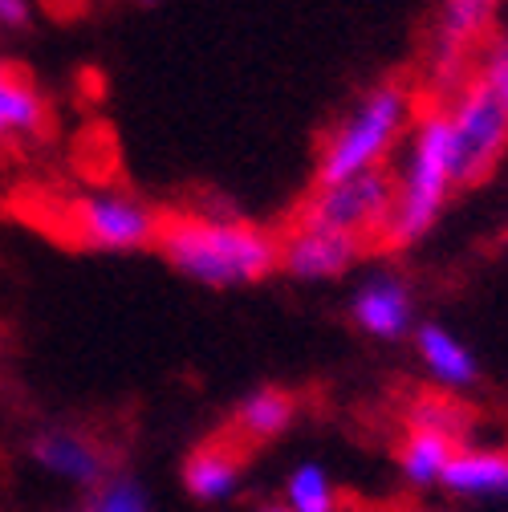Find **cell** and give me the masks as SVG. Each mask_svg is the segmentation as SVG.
Here are the masks:
<instances>
[{"mask_svg": "<svg viewBox=\"0 0 508 512\" xmlns=\"http://www.w3.org/2000/svg\"><path fill=\"white\" fill-rule=\"evenodd\" d=\"M33 17V0H0V29H25Z\"/></svg>", "mask_w": 508, "mask_h": 512, "instance_id": "obj_21", "label": "cell"}, {"mask_svg": "<svg viewBox=\"0 0 508 512\" xmlns=\"http://www.w3.org/2000/svg\"><path fill=\"white\" fill-rule=\"evenodd\" d=\"M297 419V399L281 387H257L248 391L232 411V431L240 443H269L281 439Z\"/></svg>", "mask_w": 508, "mask_h": 512, "instance_id": "obj_15", "label": "cell"}, {"mask_svg": "<svg viewBox=\"0 0 508 512\" xmlns=\"http://www.w3.org/2000/svg\"><path fill=\"white\" fill-rule=\"evenodd\" d=\"M411 512H419V508H411Z\"/></svg>", "mask_w": 508, "mask_h": 512, "instance_id": "obj_25", "label": "cell"}, {"mask_svg": "<svg viewBox=\"0 0 508 512\" xmlns=\"http://www.w3.org/2000/svg\"><path fill=\"white\" fill-rule=\"evenodd\" d=\"M366 244L330 232V228H317V224H293L281 236V273H289L293 281H334L346 277Z\"/></svg>", "mask_w": 508, "mask_h": 512, "instance_id": "obj_7", "label": "cell"}, {"mask_svg": "<svg viewBox=\"0 0 508 512\" xmlns=\"http://www.w3.org/2000/svg\"><path fill=\"white\" fill-rule=\"evenodd\" d=\"M443 114H448V135H452L456 183L476 187L500 167L508 151V110L480 82H464L448 98Z\"/></svg>", "mask_w": 508, "mask_h": 512, "instance_id": "obj_6", "label": "cell"}, {"mask_svg": "<svg viewBox=\"0 0 508 512\" xmlns=\"http://www.w3.org/2000/svg\"><path fill=\"white\" fill-rule=\"evenodd\" d=\"M415 354H419V362L431 374L435 387L448 391V395L472 391L480 382V362H476L472 346L464 338H456L452 330L435 326V322L415 326Z\"/></svg>", "mask_w": 508, "mask_h": 512, "instance_id": "obj_11", "label": "cell"}, {"mask_svg": "<svg viewBox=\"0 0 508 512\" xmlns=\"http://www.w3.org/2000/svg\"><path fill=\"white\" fill-rule=\"evenodd\" d=\"M391 212H395V175L378 167L338 183H317L313 196L301 204L297 220L342 232L358 244H383Z\"/></svg>", "mask_w": 508, "mask_h": 512, "instance_id": "obj_4", "label": "cell"}, {"mask_svg": "<svg viewBox=\"0 0 508 512\" xmlns=\"http://www.w3.org/2000/svg\"><path fill=\"white\" fill-rule=\"evenodd\" d=\"M29 456L45 476H53L61 484H74V488H86V492L98 488L110 476L106 452L78 427H45V431H37L33 443H29Z\"/></svg>", "mask_w": 508, "mask_h": 512, "instance_id": "obj_9", "label": "cell"}, {"mask_svg": "<svg viewBox=\"0 0 508 512\" xmlns=\"http://www.w3.org/2000/svg\"><path fill=\"white\" fill-rule=\"evenodd\" d=\"M281 504L293 512H342V492L322 464L305 460L285 476V500Z\"/></svg>", "mask_w": 508, "mask_h": 512, "instance_id": "obj_18", "label": "cell"}, {"mask_svg": "<svg viewBox=\"0 0 508 512\" xmlns=\"http://www.w3.org/2000/svg\"><path fill=\"white\" fill-rule=\"evenodd\" d=\"M452 439L443 435H427V431H407L403 443H399V472L411 488H439L443 484V472H448L452 456H456Z\"/></svg>", "mask_w": 508, "mask_h": 512, "instance_id": "obj_16", "label": "cell"}, {"mask_svg": "<svg viewBox=\"0 0 508 512\" xmlns=\"http://www.w3.org/2000/svg\"><path fill=\"white\" fill-rule=\"evenodd\" d=\"M183 492L196 496L200 504H224L244 484V456L228 439H208L192 456L183 460Z\"/></svg>", "mask_w": 508, "mask_h": 512, "instance_id": "obj_12", "label": "cell"}, {"mask_svg": "<svg viewBox=\"0 0 508 512\" xmlns=\"http://www.w3.org/2000/svg\"><path fill=\"white\" fill-rule=\"evenodd\" d=\"M82 512H151V496L135 476H106L90 488Z\"/></svg>", "mask_w": 508, "mask_h": 512, "instance_id": "obj_19", "label": "cell"}, {"mask_svg": "<svg viewBox=\"0 0 508 512\" xmlns=\"http://www.w3.org/2000/svg\"><path fill=\"white\" fill-rule=\"evenodd\" d=\"M407 431H427V435H443L452 443H464L468 427H472V411L456 403V395L439 391V395H419L407 403L403 411Z\"/></svg>", "mask_w": 508, "mask_h": 512, "instance_id": "obj_17", "label": "cell"}, {"mask_svg": "<svg viewBox=\"0 0 508 512\" xmlns=\"http://www.w3.org/2000/svg\"><path fill=\"white\" fill-rule=\"evenodd\" d=\"M163 216L135 191H86L61 212V236L90 252L155 248Z\"/></svg>", "mask_w": 508, "mask_h": 512, "instance_id": "obj_5", "label": "cell"}, {"mask_svg": "<svg viewBox=\"0 0 508 512\" xmlns=\"http://www.w3.org/2000/svg\"><path fill=\"white\" fill-rule=\"evenodd\" d=\"M155 248L179 277L204 289H244L281 269V236L240 216H163Z\"/></svg>", "mask_w": 508, "mask_h": 512, "instance_id": "obj_1", "label": "cell"}, {"mask_svg": "<svg viewBox=\"0 0 508 512\" xmlns=\"http://www.w3.org/2000/svg\"><path fill=\"white\" fill-rule=\"evenodd\" d=\"M439 488L460 500H508V447L460 443Z\"/></svg>", "mask_w": 508, "mask_h": 512, "instance_id": "obj_13", "label": "cell"}, {"mask_svg": "<svg viewBox=\"0 0 508 512\" xmlns=\"http://www.w3.org/2000/svg\"><path fill=\"white\" fill-rule=\"evenodd\" d=\"M66 512H82V508H66Z\"/></svg>", "mask_w": 508, "mask_h": 512, "instance_id": "obj_24", "label": "cell"}, {"mask_svg": "<svg viewBox=\"0 0 508 512\" xmlns=\"http://www.w3.org/2000/svg\"><path fill=\"white\" fill-rule=\"evenodd\" d=\"M403 159L395 175V212L387 224L383 244L387 248H411L419 244L448 208L456 183V159H452V135L443 106L423 110L403 139Z\"/></svg>", "mask_w": 508, "mask_h": 512, "instance_id": "obj_2", "label": "cell"}, {"mask_svg": "<svg viewBox=\"0 0 508 512\" xmlns=\"http://www.w3.org/2000/svg\"><path fill=\"white\" fill-rule=\"evenodd\" d=\"M261 512H293V508H285V504H269V508H261Z\"/></svg>", "mask_w": 508, "mask_h": 512, "instance_id": "obj_22", "label": "cell"}, {"mask_svg": "<svg viewBox=\"0 0 508 512\" xmlns=\"http://www.w3.org/2000/svg\"><path fill=\"white\" fill-rule=\"evenodd\" d=\"M135 5H155V0H135Z\"/></svg>", "mask_w": 508, "mask_h": 512, "instance_id": "obj_23", "label": "cell"}, {"mask_svg": "<svg viewBox=\"0 0 508 512\" xmlns=\"http://www.w3.org/2000/svg\"><path fill=\"white\" fill-rule=\"evenodd\" d=\"M500 0H439V21H435V61L448 74V82L460 78V66L468 53L484 41Z\"/></svg>", "mask_w": 508, "mask_h": 512, "instance_id": "obj_10", "label": "cell"}, {"mask_svg": "<svg viewBox=\"0 0 508 512\" xmlns=\"http://www.w3.org/2000/svg\"><path fill=\"white\" fill-rule=\"evenodd\" d=\"M504 110H508V29L492 33L484 45H480V57H476V78Z\"/></svg>", "mask_w": 508, "mask_h": 512, "instance_id": "obj_20", "label": "cell"}, {"mask_svg": "<svg viewBox=\"0 0 508 512\" xmlns=\"http://www.w3.org/2000/svg\"><path fill=\"white\" fill-rule=\"evenodd\" d=\"M350 322L374 342H399L415 334V297L411 285L395 273L366 277L350 297Z\"/></svg>", "mask_w": 508, "mask_h": 512, "instance_id": "obj_8", "label": "cell"}, {"mask_svg": "<svg viewBox=\"0 0 508 512\" xmlns=\"http://www.w3.org/2000/svg\"><path fill=\"white\" fill-rule=\"evenodd\" d=\"M49 122V102L17 66L0 61V143L37 139Z\"/></svg>", "mask_w": 508, "mask_h": 512, "instance_id": "obj_14", "label": "cell"}, {"mask_svg": "<svg viewBox=\"0 0 508 512\" xmlns=\"http://www.w3.org/2000/svg\"><path fill=\"white\" fill-rule=\"evenodd\" d=\"M419 118L415 90L403 82H378L366 90L330 131L317 155V183H338L362 171L387 167V159L403 147L411 122Z\"/></svg>", "mask_w": 508, "mask_h": 512, "instance_id": "obj_3", "label": "cell"}]
</instances>
